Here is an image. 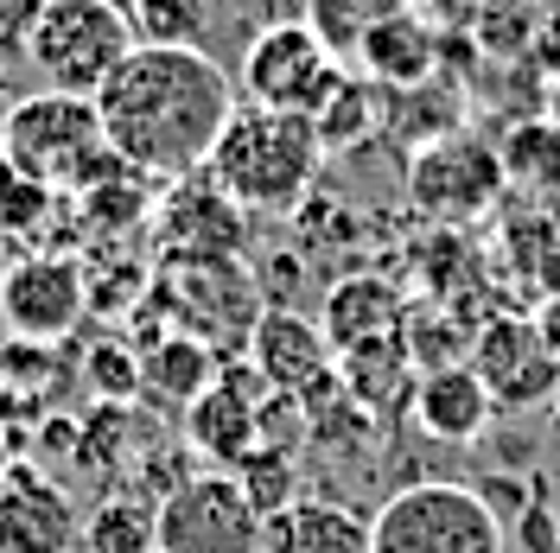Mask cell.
<instances>
[{
    "label": "cell",
    "instance_id": "1",
    "mask_svg": "<svg viewBox=\"0 0 560 553\" xmlns=\"http://www.w3.org/2000/svg\"><path fill=\"white\" fill-rule=\"evenodd\" d=\"M96 115L108 146L140 178H191L236 115V83L210 51L135 45L128 64L96 90Z\"/></svg>",
    "mask_w": 560,
    "mask_h": 553
},
{
    "label": "cell",
    "instance_id": "2",
    "mask_svg": "<svg viewBox=\"0 0 560 553\" xmlns=\"http://www.w3.org/2000/svg\"><path fill=\"white\" fill-rule=\"evenodd\" d=\"M318 166H325V146H318L313 121L255 103H236L230 128L217 134L205 160L217 191L243 204L248 216H300L318 185Z\"/></svg>",
    "mask_w": 560,
    "mask_h": 553
},
{
    "label": "cell",
    "instance_id": "3",
    "mask_svg": "<svg viewBox=\"0 0 560 553\" xmlns=\"http://www.w3.org/2000/svg\"><path fill=\"white\" fill-rule=\"evenodd\" d=\"M0 160L45 178L51 191H103L135 173L108 146L96 96H65V90H38V96L13 103L7 128H0Z\"/></svg>",
    "mask_w": 560,
    "mask_h": 553
},
{
    "label": "cell",
    "instance_id": "4",
    "mask_svg": "<svg viewBox=\"0 0 560 553\" xmlns=\"http://www.w3.org/2000/svg\"><path fill=\"white\" fill-rule=\"evenodd\" d=\"M135 51V26L108 0H45L26 26V58L45 77V90L96 96Z\"/></svg>",
    "mask_w": 560,
    "mask_h": 553
},
{
    "label": "cell",
    "instance_id": "5",
    "mask_svg": "<svg viewBox=\"0 0 560 553\" xmlns=\"http://www.w3.org/2000/svg\"><path fill=\"white\" fill-rule=\"evenodd\" d=\"M510 528L471 484L420 478L370 516V553H503Z\"/></svg>",
    "mask_w": 560,
    "mask_h": 553
},
{
    "label": "cell",
    "instance_id": "6",
    "mask_svg": "<svg viewBox=\"0 0 560 553\" xmlns=\"http://www.w3.org/2000/svg\"><path fill=\"white\" fill-rule=\"evenodd\" d=\"M345 70L350 64H338L318 45V33L306 20H275V26H261V33L248 38L236 83H243V103L280 108V115H306L313 121L318 108H325V96L338 90Z\"/></svg>",
    "mask_w": 560,
    "mask_h": 553
},
{
    "label": "cell",
    "instance_id": "7",
    "mask_svg": "<svg viewBox=\"0 0 560 553\" xmlns=\"http://www.w3.org/2000/svg\"><path fill=\"white\" fill-rule=\"evenodd\" d=\"M160 553H261V516L230 471H185L153 503Z\"/></svg>",
    "mask_w": 560,
    "mask_h": 553
},
{
    "label": "cell",
    "instance_id": "8",
    "mask_svg": "<svg viewBox=\"0 0 560 553\" xmlns=\"http://www.w3.org/2000/svg\"><path fill=\"white\" fill-rule=\"evenodd\" d=\"M503 153L478 134H440L408 160V204L427 223H471L503 191Z\"/></svg>",
    "mask_w": 560,
    "mask_h": 553
},
{
    "label": "cell",
    "instance_id": "9",
    "mask_svg": "<svg viewBox=\"0 0 560 553\" xmlns=\"http://www.w3.org/2000/svg\"><path fill=\"white\" fill-rule=\"evenodd\" d=\"M90 311V268L77 255H26L0 280V318L20 344H65Z\"/></svg>",
    "mask_w": 560,
    "mask_h": 553
},
{
    "label": "cell",
    "instance_id": "10",
    "mask_svg": "<svg viewBox=\"0 0 560 553\" xmlns=\"http://www.w3.org/2000/svg\"><path fill=\"white\" fill-rule=\"evenodd\" d=\"M248 210L230 204L210 173L173 178V191L153 210V243L166 255V268H205V261H236L248 243Z\"/></svg>",
    "mask_w": 560,
    "mask_h": 553
},
{
    "label": "cell",
    "instance_id": "11",
    "mask_svg": "<svg viewBox=\"0 0 560 553\" xmlns=\"http://www.w3.org/2000/svg\"><path fill=\"white\" fill-rule=\"evenodd\" d=\"M465 363L490 388L497 414H528V408L555 401V388H560V356L548 350L535 318H490L485 331L471 338Z\"/></svg>",
    "mask_w": 560,
    "mask_h": 553
},
{
    "label": "cell",
    "instance_id": "12",
    "mask_svg": "<svg viewBox=\"0 0 560 553\" xmlns=\"http://www.w3.org/2000/svg\"><path fill=\"white\" fill-rule=\"evenodd\" d=\"M160 306H173L185 318V338H243L261 318V293H255V274L243 261H205V268H166V280L153 286Z\"/></svg>",
    "mask_w": 560,
    "mask_h": 553
},
{
    "label": "cell",
    "instance_id": "13",
    "mask_svg": "<svg viewBox=\"0 0 560 553\" xmlns=\"http://www.w3.org/2000/svg\"><path fill=\"white\" fill-rule=\"evenodd\" d=\"M83 516L70 490L38 464L0 471V553H77Z\"/></svg>",
    "mask_w": 560,
    "mask_h": 553
},
{
    "label": "cell",
    "instance_id": "14",
    "mask_svg": "<svg viewBox=\"0 0 560 553\" xmlns=\"http://www.w3.org/2000/svg\"><path fill=\"white\" fill-rule=\"evenodd\" d=\"M248 369L268 381L275 395L306 401L313 388H325V381L338 376V356H331V344H325V331H318L313 318L268 306L255 318V331H248Z\"/></svg>",
    "mask_w": 560,
    "mask_h": 553
},
{
    "label": "cell",
    "instance_id": "15",
    "mask_svg": "<svg viewBox=\"0 0 560 553\" xmlns=\"http://www.w3.org/2000/svg\"><path fill=\"white\" fill-rule=\"evenodd\" d=\"M408 414L433 446H478L497 420V401L471 363H440V369H420Z\"/></svg>",
    "mask_w": 560,
    "mask_h": 553
},
{
    "label": "cell",
    "instance_id": "16",
    "mask_svg": "<svg viewBox=\"0 0 560 553\" xmlns=\"http://www.w3.org/2000/svg\"><path fill=\"white\" fill-rule=\"evenodd\" d=\"M261 553H370V521L331 496H300L261 521Z\"/></svg>",
    "mask_w": 560,
    "mask_h": 553
},
{
    "label": "cell",
    "instance_id": "17",
    "mask_svg": "<svg viewBox=\"0 0 560 553\" xmlns=\"http://www.w3.org/2000/svg\"><path fill=\"white\" fill-rule=\"evenodd\" d=\"M338 381H345L350 401L370 408V414H395L401 401H415L408 381H420V369H415V350H408V331H383L370 344H350L338 356Z\"/></svg>",
    "mask_w": 560,
    "mask_h": 553
},
{
    "label": "cell",
    "instance_id": "18",
    "mask_svg": "<svg viewBox=\"0 0 560 553\" xmlns=\"http://www.w3.org/2000/svg\"><path fill=\"white\" fill-rule=\"evenodd\" d=\"M433 64H440V38H433V26L420 20L415 7H401L388 26H376V33L363 38V51H357V77H370L376 90H420L427 77H433Z\"/></svg>",
    "mask_w": 560,
    "mask_h": 553
},
{
    "label": "cell",
    "instance_id": "19",
    "mask_svg": "<svg viewBox=\"0 0 560 553\" xmlns=\"http://www.w3.org/2000/svg\"><path fill=\"white\" fill-rule=\"evenodd\" d=\"M331 356H345L350 344H370L383 331H401V293L383 274H350L325 293V318H318Z\"/></svg>",
    "mask_w": 560,
    "mask_h": 553
},
{
    "label": "cell",
    "instance_id": "20",
    "mask_svg": "<svg viewBox=\"0 0 560 553\" xmlns=\"http://www.w3.org/2000/svg\"><path fill=\"white\" fill-rule=\"evenodd\" d=\"M210 381H217V350L205 338H160V344L140 350V388L153 395V401H173V408H191L198 395H205Z\"/></svg>",
    "mask_w": 560,
    "mask_h": 553
},
{
    "label": "cell",
    "instance_id": "21",
    "mask_svg": "<svg viewBox=\"0 0 560 553\" xmlns=\"http://www.w3.org/2000/svg\"><path fill=\"white\" fill-rule=\"evenodd\" d=\"M408 0H306V26L318 33V45L338 58V64H357V51H363V38L388 26L395 13H401Z\"/></svg>",
    "mask_w": 560,
    "mask_h": 553
},
{
    "label": "cell",
    "instance_id": "22",
    "mask_svg": "<svg viewBox=\"0 0 560 553\" xmlns=\"http://www.w3.org/2000/svg\"><path fill=\"white\" fill-rule=\"evenodd\" d=\"M128 26H135V45H160V51H205L210 0H128Z\"/></svg>",
    "mask_w": 560,
    "mask_h": 553
},
{
    "label": "cell",
    "instance_id": "23",
    "mask_svg": "<svg viewBox=\"0 0 560 553\" xmlns=\"http://www.w3.org/2000/svg\"><path fill=\"white\" fill-rule=\"evenodd\" d=\"M376 83L370 77H357V70H345L338 77V90L325 96V108L313 115V128H318V146L325 153H338V146H357V140L376 128Z\"/></svg>",
    "mask_w": 560,
    "mask_h": 553
},
{
    "label": "cell",
    "instance_id": "24",
    "mask_svg": "<svg viewBox=\"0 0 560 553\" xmlns=\"http://www.w3.org/2000/svg\"><path fill=\"white\" fill-rule=\"evenodd\" d=\"M83 553H160L153 509L135 496H108L96 516L83 521Z\"/></svg>",
    "mask_w": 560,
    "mask_h": 553
},
{
    "label": "cell",
    "instance_id": "25",
    "mask_svg": "<svg viewBox=\"0 0 560 553\" xmlns=\"http://www.w3.org/2000/svg\"><path fill=\"white\" fill-rule=\"evenodd\" d=\"M51 210H58V191H51L45 178L20 173L13 160H0V243L38 236V230L51 223Z\"/></svg>",
    "mask_w": 560,
    "mask_h": 553
},
{
    "label": "cell",
    "instance_id": "26",
    "mask_svg": "<svg viewBox=\"0 0 560 553\" xmlns=\"http://www.w3.org/2000/svg\"><path fill=\"white\" fill-rule=\"evenodd\" d=\"M236 484H243V496L255 503V516L268 521V516H280L287 503H300V490H293V464H287V451H255L248 464H236L230 471Z\"/></svg>",
    "mask_w": 560,
    "mask_h": 553
},
{
    "label": "cell",
    "instance_id": "27",
    "mask_svg": "<svg viewBox=\"0 0 560 553\" xmlns=\"http://www.w3.org/2000/svg\"><path fill=\"white\" fill-rule=\"evenodd\" d=\"M83 381H96V395H108V401H128L140 388V350L128 344H96L90 356H83Z\"/></svg>",
    "mask_w": 560,
    "mask_h": 553
},
{
    "label": "cell",
    "instance_id": "28",
    "mask_svg": "<svg viewBox=\"0 0 560 553\" xmlns=\"http://www.w3.org/2000/svg\"><path fill=\"white\" fill-rule=\"evenodd\" d=\"M510 534H516L523 553H560V509H548V496H535L523 516L510 521Z\"/></svg>",
    "mask_w": 560,
    "mask_h": 553
},
{
    "label": "cell",
    "instance_id": "29",
    "mask_svg": "<svg viewBox=\"0 0 560 553\" xmlns=\"http://www.w3.org/2000/svg\"><path fill=\"white\" fill-rule=\"evenodd\" d=\"M535 325H541V338H548V350H555V356H560V299H555V306H548V311H541Z\"/></svg>",
    "mask_w": 560,
    "mask_h": 553
},
{
    "label": "cell",
    "instance_id": "30",
    "mask_svg": "<svg viewBox=\"0 0 560 553\" xmlns=\"http://www.w3.org/2000/svg\"><path fill=\"white\" fill-rule=\"evenodd\" d=\"M548 420H555V439H560V388H555V401H548Z\"/></svg>",
    "mask_w": 560,
    "mask_h": 553
},
{
    "label": "cell",
    "instance_id": "31",
    "mask_svg": "<svg viewBox=\"0 0 560 553\" xmlns=\"http://www.w3.org/2000/svg\"><path fill=\"white\" fill-rule=\"evenodd\" d=\"M0 280H7V268H0Z\"/></svg>",
    "mask_w": 560,
    "mask_h": 553
}]
</instances>
